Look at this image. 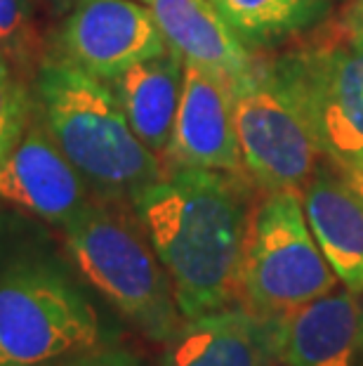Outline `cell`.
Listing matches in <instances>:
<instances>
[{"label":"cell","instance_id":"obj_1","mask_svg":"<svg viewBox=\"0 0 363 366\" xmlns=\"http://www.w3.org/2000/svg\"><path fill=\"white\" fill-rule=\"evenodd\" d=\"M255 184L218 170H168L133 201L184 319L234 305Z\"/></svg>","mask_w":363,"mask_h":366},{"label":"cell","instance_id":"obj_2","mask_svg":"<svg viewBox=\"0 0 363 366\" xmlns=\"http://www.w3.org/2000/svg\"><path fill=\"white\" fill-rule=\"evenodd\" d=\"M83 282L48 222L0 210V366H55L109 345Z\"/></svg>","mask_w":363,"mask_h":366},{"label":"cell","instance_id":"obj_3","mask_svg":"<svg viewBox=\"0 0 363 366\" xmlns=\"http://www.w3.org/2000/svg\"><path fill=\"white\" fill-rule=\"evenodd\" d=\"M31 90L50 135L95 199L133 206L165 175L163 161L130 128L109 83L45 54Z\"/></svg>","mask_w":363,"mask_h":366},{"label":"cell","instance_id":"obj_4","mask_svg":"<svg viewBox=\"0 0 363 366\" xmlns=\"http://www.w3.org/2000/svg\"><path fill=\"white\" fill-rule=\"evenodd\" d=\"M59 229L85 284L144 338L165 345L180 331L184 317L173 282L133 206L92 197Z\"/></svg>","mask_w":363,"mask_h":366},{"label":"cell","instance_id":"obj_5","mask_svg":"<svg viewBox=\"0 0 363 366\" xmlns=\"http://www.w3.org/2000/svg\"><path fill=\"white\" fill-rule=\"evenodd\" d=\"M337 284L307 222L302 192H260L238 262L234 305L276 319Z\"/></svg>","mask_w":363,"mask_h":366},{"label":"cell","instance_id":"obj_6","mask_svg":"<svg viewBox=\"0 0 363 366\" xmlns=\"http://www.w3.org/2000/svg\"><path fill=\"white\" fill-rule=\"evenodd\" d=\"M297 102L321 157L363 177V48L333 26L269 59Z\"/></svg>","mask_w":363,"mask_h":366},{"label":"cell","instance_id":"obj_7","mask_svg":"<svg viewBox=\"0 0 363 366\" xmlns=\"http://www.w3.org/2000/svg\"><path fill=\"white\" fill-rule=\"evenodd\" d=\"M234 121L245 175L255 189L302 192L323 157L267 57H260L257 69L234 88Z\"/></svg>","mask_w":363,"mask_h":366},{"label":"cell","instance_id":"obj_8","mask_svg":"<svg viewBox=\"0 0 363 366\" xmlns=\"http://www.w3.org/2000/svg\"><path fill=\"white\" fill-rule=\"evenodd\" d=\"M168 50L156 19L137 0H76L52 38L50 57L111 83L137 61Z\"/></svg>","mask_w":363,"mask_h":366},{"label":"cell","instance_id":"obj_9","mask_svg":"<svg viewBox=\"0 0 363 366\" xmlns=\"http://www.w3.org/2000/svg\"><path fill=\"white\" fill-rule=\"evenodd\" d=\"M90 199L92 192L50 135L34 97L24 132L0 159V201L61 227Z\"/></svg>","mask_w":363,"mask_h":366},{"label":"cell","instance_id":"obj_10","mask_svg":"<svg viewBox=\"0 0 363 366\" xmlns=\"http://www.w3.org/2000/svg\"><path fill=\"white\" fill-rule=\"evenodd\" d=\"M160 161L165 173L194 168L245 175L236 137L234 88L227 81L198 66L184 64L180 109L173 137Z\"/></svg>","mask_w":363,"mask_h":366},{"label":"cell","instance_id":"obj_11","mask_svg":"<svg viewBox=\"0 0 363 366\" xmlns=\"http://www.w3.org/2000/svg\"><path fill=\"white\" fill-rule=\"evenodd\" d=\"M276 352L288 366H363V288L337 284L276 317Z\"/></svg>","mask_w":363,"mask_h":366},{"label":"cell","instance_id":"obj_12","mask_svg":"<svg viewBox=\"0 0 363 366\" xmlns=\"http://www.w3.org/2000/svg\"><path fill=\"white\" fill-rule=\"evenodd\" d=\"M279 362L276 319L229 305L196 319H184L165 342L160 366H269Z\"/></svg>","mask_w":363,"mask_h":366},{"label":"cell","instance_id":"obj_13","mask_svg":"<svg viewBox=\"0 0 363 366\" xmlns=\"http://www.w3.org/2000/svg\"><path fill=\"white\" fill-rule=\"evenodd\" d=\"M302 206L316 244L339 284L363 288V192L359 184L321 159L302 187Z\"/></svg>","mask_w":363,"mask_h":366},{"label":"cell","instance_id":"obj_14","mask_svg":"<svg viewBox=\"0 0 363 366\" xmlns=\"http://www.w3.org/2000/svg\"><path fill=\"white\" fill-rule=\"evenodd\" d=\"M156 19L160 36L184 64L220 76L231 88L257 69L260 54L250 52L220 17L210 0H142Z\"/></svg>","mask_w":363,"mask_h":366},{"label":"cell","instance_id":"obj_15","mask_svg":"<svg viewBox=\"0 0 363 366\" xmlns=\"http://www.w3.org/2000/svg\"><path fill=\"white\" fill-rule=\"evenodd\" d=\"M130 128L146 149L160 159L173 137L177 109L182 99L184 61L173 50H163L137 61L111 83Z\"/></svg>","mask_w":363,"mask_h":366},{"label":"cell","instance_id":"obj_16","mask_svg":"<svg viewBox=\"0 0 363 366\" xmlns=\"http://www.w3.org/2000/svg\"><path fill=\"white\" fill-rule=\"evenodd\" d=\"M250 52L281 48L330 19L333 0H210Z\"/></svg>","mask_w":363,"mask_h":366},{"label":"cell","instance_id":"obj_17","mask_svg":"<svg viewBox=\"0 0 363 366\" xmlns=\"http://www.w3.org/2000/svg\"><path fill=\"white\" fill-rule=\"evenodd\" d=\"M0 52L24 79L34 81L45 59L36 29L34 0H0Z\"/></svg>","mask_w":363,"mask_h":366},{"label":"cell","instance_id":"obj_18","mask_svg":"<svg viewBox=\"0 0 363 366\" xmlns=\"http://www.w3.org/2000/svg\"><path fill=\"white\" fill-rule=\"evenodd\" d=\"M34 107L31 81L0 52V159L17 144Z\"/></svg>","mask_w":363,"mask_h":366},{"label":"cell","instance_id":"obj_19","mask_svg":"<svg viewBox=\"0 0 363 366\" xmlns=\"http://www.w3.org/2000/svg\"><path fill=\"white\" fill-rule=\"evenodd\" d=\"M55 366H142V364L126 347L104 345V347L90 350V352L76 355L71 360H64Z\"/></svg>","mask_w":363,"mask_h":366},{"label":"cell","instance_id":"obj_20","mask_svg":"<svg viewBox=\"0 0 363 366\" xmlns=\"http://www.w3.org/2000/svg\"><path fill=\"white\" fill-rule=\"evenodd\" d=\"M335 26L342 31L352 43H357L363 48V0H349V5L344 7L342 17H339Z\"/></svg>","mask_w":363,"mask_h":366},{"label":"cell","instance_id":"obj_21","mask_svg":"<svg viewBox=\"0 0 363 366\" xmlns=\"http://www.w3.org/2000/svg\"><path fill=\"white\" fill-rule=\"evenodd\" d=\"M352 180L357 182V184H359V189L363 192V177H352Z\"/></svg>","mask_w":363,"mask_h":366},{"label":"cell","instance_id":"obj_22","mask_svg":"<svg viewBox=\"0 0 363 366\" xmlns=\"http://www.w3.org/2000/svg\"><path fill=\"white\" fill-rule=\"evenodd\" d=\"M269 366H288V364H283V362H274V364H269Z\"/></svg>","mask_w":363,"mask_h":366}]
</instances>
